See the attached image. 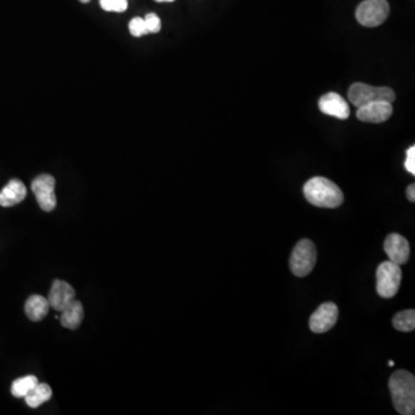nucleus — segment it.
<instances>
[{
  "instance_id": "423d86ee",
  "label": "nucleus",
  "mask_w": 415,
  "mask_h": 415,
  "mask_svg": "<svg viewBox=\"0 0 415 415\" xmlns=\"http://www.w3.org/2000/svg\"><path fill=\"white\" fill-rule=\"evenodd\" d=\"M390 6L386 0H364L355 12L359 24L364 27L381 26L388 19Z\"/></svg>"
},
{
  "instance_id": "39448f33",
  "label": "nucleus",
  "mask_w": 415,
  "mask_h": 415,
  "mask_svg": "<svg viewBox=\"0 0 415 415\" xmlns=\"http://www.w3.org/2000/svg\"><path fill=\"white\" fill-rule=\"evenodd\" d=\"M317 260V252L313 241L304 239L294 247L290 259V268L295 276L306 277L313 271Z\"/></svg>"
},
{
  "instance_id": "9b49d317",
  "label": "nucleus",
  "mask_w": 415,
  "mask_h": 415,
  "mask_svg": "<svg viewBox=\"0 0 415 415\" xmlns=\"http://www.w3.org/2000/svg\"><path fill=\"white\" fill-rule=\"evenodd\" d=\"M50 307L63 312L73 300H76V290L63 280H54L48 293Z\"/></svg>"
},
{
  "instance_id": "f3484780",
  "label": "nucleus",
  "mask_w": 415,
  "mask_h": 415,
  "mask_svg": "<svg viewBox=\"0 0 415 415\" xmlns=\"http://www.w3.org/2000/svg\"><path fill=\"white\" fill-rule=\"evenodd\" d=\"M37 384H39V379H37V377L34 376V375H28V376L16 379V381L12 383L11 391H12V394L14 397H26V396H27V394H29V392H31Z\"/></svg>"
},
{
  "instance_id": "f8f14e48",
  "label": "nucleus",
  "mask_w": 415,
  "mask_h": 415,
  "mask_svg": "<svg viewBox=\"0 0 415 415\" xmlns=\"http://www.w3.org/2000/svg\"><path fill=\"white\" fill-rule=\"evenodd\" d=\"M319 108L324 115L338 118L342 121L347 119L351 112L347 102L337 93H325L319 100Z\"/></svg>"
},
{
  "instance_id": "2eb2a0df",
  "label": "nucleus",
  "mask_w": 415,
  "mask_h": 415,
  "mask_svg": "<svg viewBox=\"0 0 415 415\" xmlns=\"http://www.w3.org/2000/svg\"><path fill=\"white\" fill-rule=\"evenodd\" d=\"M61 313V325L71 330H76L85 317L83 306L78 300H73Z\"/></svg>"
},
{
  "instance_id": "412c9836",
  "label": "nucleus",
  "mask_w": 415,
  "mask_h": 415,
  "mask_svg": "<svg viewBox=\"0 0 415 415\" xmlns=\"http://www.w3.org/2000/svg\"><path fill=\"white\" fill-rule=\"evenodd\" d=\"M145 26H147L148 33L149 34H156L160 31L162 28V22H160V19L158 16H156L155 13H149L145 16Z\"/></svg>"
},
{
  "instance_id": "9d476101",
  "label": "nucleus",
  "mask_w": 415,
  "mask_h": 415,
  "mask_svg": "<svg viewBox=\"0 0 415 415\" xmlns=\"http://www.w3.org/2000/svg\"><path fill=\"white\" fill-rule=\"evenodd\" d=\"M385 253L388 254L390 261L403 265L407 263L411 255L409 241L398 233L389 235L384 241Z\"/></svg>"
},
{
  "instance_id": "20e7f679",
  "label": "nucleus",
  "mask_w": 415,
  "mask_h": 415,
  "mask_svg": "<svg viewBox=\"0 0 415 415\" xmlns=\"http://www.w3.org/2000/svg\"><path fill=\"white\" fill-rule=\"evenodd\" d=\"M396 98L391 88L374 87L366 83H354L349 91V100L357 108L367 106L374 102L392 103Z\"/></svg>"
},
{
  "instance_id": "4be33fe9",
  "label": "nucleus",
  "mask_w": 415,
  "mask_h": 415,
  "mask_svg": "<svg viewBox=\"0 0 415 415\" xmlns=\"http://www.w3.org/2000/svg\"><path fill=\"white\" fill-rule=\"evenodd\" d=\"M405 168L411 175H415V147L409 148L407 150L406 160H405Z\"/></svg>"
},
{
  "instance_id": "393cba45",
  "label": "nucleus",
  "mask_w": 415,
  "mask_h": 415,
  "mask_svg": "<svg viewBox=\"0 0 415 415\" xmlns=\"http://www.w3.org/2000/svg\"><path fill=\"white\" fill-rule=\"evenodd\" d=\"M389 366H390V367H394V362H392V360H391V362H389Z\"/></svg>"
},
{
  "instance_id": "dca6fc26",
  "label": "nucleus",
  "mask_w": 415,
  "mask_h": 415,
  "mask_svg": "<svg viewBox=\"0 0 415 415\" xmlns=\"http://www.w3.org/2000/svg\"><path fill=\"white\" fill-rule=\"evenodd\" d=\"M52 390L46 383H39L29 394L26 396V403L31 409H37L42 404L51 399Z\"/></svg>"
},
{
  "instance_id": "f257e3e1",
  "label": "nucleus",
  "mask_w": 415,
  "mask_h": 415,
  "mask_svg": "<svg viewBox=\"0 0 415 415\" xmlns=\"http://www.w3.org/2000/svg\"><path fill=\"white\" fill-rule=\"evenodd\" d=\"M392 403L399 414L413 415L415 413V379L407 370H397L389 381Z\"/></svg>"
},
{
  "instance_id": "b1692460",
  "label": "nucleus",
  "mask_w": 415,
  "mask_h": 415,
  "mask_svg": "<svg viewBox=\"0 0 415 415\" xmlns=\"http://www.w3.org/2000/svg\"><path fill=\"white\" fill-rule=\"evenodd\" d=\"M156 1H158V3H164V1H166V3H171V1H175V0H156Z\"/></svg>"
},
{
  "instance_id": "ddd939ff",
  "label": "nucleus",
  "mask_w": 415,
  "mask_h": 415,
  "mask_svg": "<svg viewBox=\"0 0 415 415\" xmlns=\"http://www.w3.org/2000/svg\"><path fill=\"white\" fill-rule=\"evenodd\" d=\"M27 196V188L22 181L12 179L0 192V205L4 208L13 207L21 203Z\"/></svg>"
},
{
  "instance_id": "a211bd4d",
  "label": "nucleus",
  "mask_w": 415,
  "mask_h": 415,
  "mask_svg": "<svg viewBox=\"0 0 415 415\" xmlns=\"http://www.w3.org/2000/svg\"><path fill=\"white\" fill-rule=\"evenodd\" d=\"M394 328L403 332H409L415 329V310L407 309L396 314L394 317Z\"/></svg>"
},
{
  "instance_id": "7ed1b4c3",
  "label": "nucleus",
  "mask_w": 415,
  "mask_h": 415,
  "mask_svg": "<svg viewBox=\"0 0 415 415\" xmlns=\"http://www.w3.org/2000/svg\"><path fill=\"white\" fill-rule=\"evenodd\" d=\"M401 278L403 272L399 265L392 261L382 262L376 271V290L379 297L394 298L399 291Z\"/></svg>"
},
{
  "instance_id": "6e6552de",
  "label": "nucleus",
  "mask_w": 415,
  "mask_h": 415,
  "mask_svg": "<svg viewBox=\"0 0 415 415\" xmlns=\"http://www.w3.org/2000/svg\"><path fill=\"white\" fill-rule=\"evenodd\" d=\"M338 310L337 304L334 302H324L310 316L309 328L315 334H324L327 331L334 328L337 323Z\"/></svg>"
},
{
  "instance_id": "6ab92c4d",
  "label": "nucleus",
  "mask_w": 415,
  "mask_h": 415,
  "mask_svg": "<svg viewBox=\"0 0 415 415\" xmlns=\"http://www.w3.org/2000/svg\"><path fill=\"white\" fill-rule=\"evenodd\" d=\"M100 4L106 12H125L128 7L127 0H100Z\"/></svg>"
},
{
  "instance_id": "1a4fd4ad",
  "label": "nucleus",
  "mask_w": 415,
  "mask_h": 415,
  "mask_svg": "<svg viewBox=\"0 0 415 415\" xmlns=\"http://www.w3.org/2000/svg\"><path fill=\"white\" fill-rule=\"evenodd\" d=\"M394 108L392 103L374 102L367 106H360L357 111L359 121L364 123H381L388 121L391 117Z\"/></svg>"
},
{
  "instance_id": "5701e85b",
  "label": "nucleus",
  "mask_w": 415,
  "mask_h": 415,
  "mask_svg": "<svg viewBox=\"0 0 415 415\" xmlns=\"http://www.w3.org/2000/svg\"><path fill=\"white\" fill-rule=\"evenodd\" d=\"M407 198H409V201L414 202L415 201V185H409L407 187Z\"/></svg>"
},
{
  "instance_id": "a878e982",
  "label": "nucleus",
  "mask_w": 415,
  "mask_h": 415,
  "mask_svg": "<svg viewBox=\"0 0 415 415\" xmlns=\"http://www.w3.org/2000/svg\"><path fill=\"white\" fill-rule=\"evenodd\" d=\"M80 1H81V3H89L91 0H80Z\"/></svg>"
},
{
  "instance_id": "aec40b11",
  "label": "nucleus",
  "mask_w": 415,
  "mask_h": 415,
  "mask_svg": "<svg viewBox=\"0 0 415 415\" xmlns=\"http://www.w3.org/2000/svg\"><path fill=\"white\" fill-rule=\"evenodd\" d=\"M130 33L132 34L133 36L141 37L147 35L148 29L147 26H145V19L142 18H134L130 20Z\"/></svg>"
},
{
  "instance_id": "4468645a",
  "label": "nucleus",
  "mask_w": 415,
  "mask_h": 415,
  "mask_svg": "<svg viewBox=\"0 0 415 415\" xmlns=\"http://www.w3.org/2000/svg\"><path fill=\"white\" fill-rule=\"evenodd\" d=\"M50 304L48 300L42 295L34 294L28 298L24 310L27 314L28 319L33 321V322H39L46 319V316L48 314L50 310Z\"/></svg>"
},
{
  "instance_id": "f03ea898",
  "label": "nucleus",
  "mask_w": 415,
  "mask_h": 415,
  "mask_svg": "<svg viewBox=\"0 0 415 415\" xmlns=\"http://www.w3.org/2000/svg\"><path fill=\"white\" fill-rule=\"evenodd\" d=\"M304 198L309 203L319 208L334 209L343 205L344 194L337 185L327 178L315 177L304 186Z\"/></svg>"
},
{
  "instance_id": "0eeeda50",
  "label": "nucleus",
  "mask_w": 415,
  "mask_h": 415,
  "mask_svg": "<svg viewBox=\"0 0 415 415\" xmlns=\"http://www.w3.org/2000/svg\"><path fill=\"white\" fill-rule=\"evenodd\" d=\"M54 187H56V180L50 175H39L34 179L33 184H31V190L36 196L39 207L48 212L53 210L57 205Z\"/></svg>"
}]
</instances>
